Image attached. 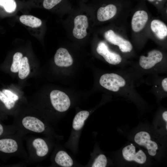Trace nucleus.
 <instances>
[{
  "label": "nucleus",
  "mask_w": 167,
  "mask_h": 167,
  "mask_svg": "<svg viewBox=\"0 0 167 167\" xmlns=\"http://www.w3.org/2000/svg\"><path fill=\"white\" fill-rule=\"evenodd\" d=\"M100 84L103 87L113 92L118 91L125 86L126 81L122 76L114 73H106L99 79Z\"/></svg>",
  "instance_id": "1"
},
{
  "label": "nucleus",
  "mask_w": 167,
  "mask_h": 167,
  "mask_svg": "<svg viewBox=\"0 0 167 167\" xmlns=\"http://www.w3.org/2000/svg\"><path fill=\"white\" fill-rule=\"evenodd\" d=\"M51 104L57 111L63 112L67 111L71 105V101L68 96L63 92L54 90L50 94Z\"/></svg>",
  "instance_id": "2"
},
{
  "label": "nucleus",
  "mask_w": 167,
  "mask_h": 167,
  "mask_svg": "<svg viewBox=\"0 0 167 167\" xmlns=\"http://www.w3.org/2000/svg\"><path fill=\"white\" fill-rule=\"evenodd\" d=\"M134 140L138 145L145 148L150 156H154L156 155L158 145L156 142L152 140L151 135L147 132L142 131L137 133L135 136Z\"/></svg>",
  "instance_id": "3"
},
{
  "label": "nucleus",
  "mask_w": 167,
  "mask_h": 167,
  "mask_svg": "<svg viewBox=\"0 0 167 167\" xmlns=\"http://www.w3.org/2000/svg\"><path fill=\"white\" fill-rule=\"evenodd\" d=\"M122 156L126 160L135 161L139 164L144 163L147 160V156L142 150L136 151L135 146L132 144L124 147L122 151Z\"/></svg>",
  "instance_id": "4"
},
{
  "label": "nucleus",
  "mask_w": 167,
  "mask_h": 167,
  "mask_svg": "<svg viewBox=\"0 0 167 167\" xmlns=\"http://www.w3.org/2000/svg\"><path fill=\"white\" fill-rule=\"evenodd\" d=\"M104 36L109 42L118 46L122 52H130L132 49V45L129 41L115 33L112 30L106 32Z\"/></svg>",
  "instance_id": "5"
},
{
  "label": "nucleus",
  "mask_w": 167,
  "mask_h": 167,
  "mask_svg": "<svg viewBox=\"0 0 167 167\" xmlns=\"http://www.w3.org/2000/svg\"><path fill=\"white\" fill-rule=\"evenodd\" d=\"M163 58V54L160 51L156 49L153 50L148 53L147 56L142 55L140 57L139 61V65L143 69H149L160 62Z\"/></svg>",
  "instance_id": "6"
},
{
  "label": "nucleus",
  "mask_w": 167,
  "mask_h": 167,
  "mask_svg": "<svg viewBox=\"0 0 167 167\" xmlns=\"http://www.w3.org/2000/svg\"><path fill=\"white\" fill-rule=\"evenodd\" d=\"M97 53L102 56L109 63L116 65L119 64L122 58L118 54L111 51L107 45L104 42H101L98 45L96 49Z\"/></svg>",
  "instance_id": "7"
},
{
  "label": "nucleus",
  "mask_w": 167,
  "mask_h": 167,
  "mask_svg": "<svg viewBox=\"0 0 167 167\" xmlns=\"http://www.w3.org/2000/svg\"><path fill=\"white\" fill-rule=\"evenodd\" d=\"M74 24L73 30L74 36L78 39L85 37L87 34V29L88 26L87 17L83 15L76 16L74 19Z\"/></svg>",
  "instance_id": "8"
},
{
  "label": "nucleus",
  "mask_w": 167,
  "mask_h": 167,
  "mask_svg": "<svg viewBox=\"0 0 167 167\" xmlns=\"http://www.w3.org/2000/svg\"><path fill=\"white\" fill-rule=\"evenodd\" d=\"M54 61L57 66L65 67L71 65L73 62V58L68 50L62 48H60L57 50L54 55Z\"/></svg>",
  "instance_id": "9"
},
{
  "label": "nucleus",
  "mask_w": 167,
  "mask_h": 167,
  "mask_svg": "<svg viewBox=\"0 0 167 167\" xmlns=\"http://www.w3.org/2000/svg\"><path fill=\"white\" fill-rule=\"evenodd\" d=\"M148 19L147 12L143 10L136 11L133 15L131 22L133 30L138 32L141 30L144 27Z\"/></svg>",
  "instance_id": "10"
},
{
  "label": "nucleus",
  "mask_w": 167,
  "mask_h": 167,
  "mask_svg": "<svg viewBox=\"0 0 167 167\" xmlns=\"http://www.w3.org/2000/svg\"><path fill=\"white\" fill-rule=\"evenodd\" d=\"M22 124L26 129L30 131L41 133L45 130L43 123L37 118L32 116H27L22 120Z\"/></svg>",
  "instance_id": "11"
},
{
  "label": "nucleus",
  "mask_w": 167,
  "mask_h": 167,
  "mask_svg": "<svg viewBox=\"0 0 167 167\" xmlns=\"http://www.w3.org/2000/svg\"><path fill=\"white\" fill-rule=\"evenodd\" d=\"M117 8L113 4H108L105 6L101 7L97 11V17L100 21H105L113 18L116 14Z\"/></svg>",
  "instance_id": "12"
},
{
  "label": "nucleus",
  "mask_w": 167,
  "mask_h": 167,
  "mask_svg": "<svg viewBox=\"0 0 167 167\" xmlns=\"http://www.w3.org/2000/svg\"><path fill=\"white\" fill-rule=\"evenodd\" d=\"M89 114L88 111L83 110L79 111L76 114L72 122V131L74 134L78 133L81 130Z\"/></svg>",
  "instance_id": "13"
},
{
  "label": "nucleus",
  "mask_w": 167,
  "mask_h": 167,
  "mask_svg": "<svg viewBox=\"0 0 167 167\" xmlns=\"http://www.w3.org/2000/svg\"><path fill=\"white\" fill-rule=\"evenodd\" d=\"M151 28L153 32L160 39H163L167 36V27L160 20H153L151 23Z\"/></svg>",
  "instance_id": "14"
},
{
  "label": "nucleus",
  "mask_w": 167,
  "mask_h": 167,
  "mask_svg": "<svg viewBox=\"0 0 167 167\" xmlns=\"http://www.w3.org/2000/svg\"><path fill=\"white\" fill-rule=\"evenodd\" d=\"M56 163L59 165L63 167H70L73 165L71 157L64 151H58L55 157Z\"/></svg>",
  "instance_id": "15"
},
{
  "label": "nucleus",
  "mask_w": 167,
  "mask_h": 167,
  "mask_svg": "<svg viewBox=\"0 0 167 167\" xmlns=\"http://www.w3.org/2000/svg\"><path fill=\"white\" fill-rule=\"evenodd\" d=\"M18 149L16 141L11 139H0V151L6 153L14 152Z\"/></svg>",
  "instance_id": "16"
},
{
  "label": "nucleus",
  "mask_w": 167,
  "mask_h": 167,
  "mask_svg": "<svg viewBox=\"0 0 167 167\" xmlns=\"http://www.w3.org/2000/svg\"><path fill=\"white\" fill-rule=\"evenodd\" d=\"M33 147L36 150V154L39 156L43 157L48 153L49 148L47 144L43 139L37 138L32 142Z\"/></svg>",
  "instance_id": "17"
},
{
  "label": "nucleus",
  "mask_w": 167,
  "mask_h": 167,
  "mask_svg": "<svg viewBox=\"0 0 167 167\" xmlns=\"http://www.w3.org/2000/svg\"><path fill=\"white\" fill-rule=\"evenodd\" d=\"M19 20L22 24L33 28L38 27L42 24L40 19L31 15H22L19 17Z\"/></svg>",
  "instance_id": "18"
},
{
  "label": "nucleus",
  "mask_w": 167,
  "mask_h": 167,
  "mask_svg": "<svg viewBox=\"0 0 167 167\" xmlns=\"http://www.w3.org/2000/svg\"><path fill=\"white\" fill-rule=\"evenodd\" d=\"M18 72L19 77L21 79L25 78L29 75L30 68L27 57H24L22 58Z\"/></svg>",
  "instance_id": "19"
},
{
  "label": "nucleus",
  "mask_w": 167,
  "mask_h": 167,
  "mask_svg": "<svg viewBox=\"0 0 167 167\" xmlns=\"http://www.w3.org/2000/svg\"><path fill=\"white\" fill-rule=\"evenodd\" d=\"M23 54L20 52H16L13 56V62L11 67V72H18L22 58Z\"/></svg>",
  "instance_id": "20"
},
{
  "label": "nucleus",
  "mask_w": 167,
  "mask_h": 167,
  "mask_svg": "<svg viewBox=\"0 0 167 167\" xmlns=\"http://www.w3.org/2000/svg\"><path fill=\"white\" fill-rule=\"evenodd\" d=\"M0 5L3 6L6 11L9 13L14 11L16 8L15 0H0Z\"/></svg>",
  "instance_id": "21"
},
{
  "label": "nucleus",
  "mask_w": 167,
  "mask_h": 167,
  "mask_svg": "<svg viewBox=\"0 0 167 167\" xmlns=\"http://www.w3.org/2000/svg\"><path fill=\"white\" fill-rule=\"evenodd\" d=\"M107 163V159L103 154L98 155L95 159L91 166L92 167H105Z\"/></svg>",
  "instance_id": "22"
},
{
  "label": "nucleus",
  "mask_w": 167,
  "mask_h": 167,
  "mask_svg": "<svg viewBox=\"0 0 167 167\" xmlns=\"http://www.w3.org/2000/svg\"><path fill=\"white\" fill-rule=\"evenodd\" d=\"M0 100L4 103L6 107L8 109L13 108L15 105V101L9 99L1 91Z\"/></svg>",
  "instance_id": "23"
},
{
  "label": "nucleus",
  "mask_w": 167,
  "mask_h": 167,
  "mask_svg": "<svg viewBox=\"0 0 167 167\" xmlns=\"http://www.w3.org/2000/svg\"><path fill=\"white\" fill-rule=\"evenodd\" d=\"M62 0H44L43 6L46 9H50L60 3Z\"/></svg>",
  "instance_id": "24"
},
{
  "label": "nucleus",
  "mask_w": 167,
  "mask_h": 167,
  "mask_svg": "<svg viewBox=\"0 0 167 167\" xmlns=\"http://www.w3.org/2000/svg\"><path fill=\"white\" fill-rule=\"evenodd\" d=\"M2 92L8 98L15 101L19 99V97L17 95L9 90L3 89Z\"/></svg>",
  "instance_id": "25"
},
{
  "label": "nucleus",
  "mask_w": 167,
  "mask_h": 167,
  "mask_svg": "<svg viewBox=\"0 0 167 167\" xmlns=\"http://www.w3.org/2000/svg\"><path fill=\"white\" fill-rule=\"evenodd\" d=\"M161 86L164 91L167 92V78H165L161 82Z\"/></svg>",
  "instance_id": "26"
},
{
  "label": "nucleus",
  "mask_w": 167,
  "mask_h": 167,
  "mask_svg": "<svg viewBox=\"0 0 167 167\" xmlns=\"http://www.w3.org/2000/svg\"><path fill=\"white\" fill-rule=\"evenodd\" d=\"M162 117L166 124H167V111H165L162 114Z\"/></svg>",
  "instance_id": "27"
},
{
  "label": "nucleus",
  "mask_w": 167,
  "mask_h": 167,
  "mask_svg": "<svg viewBox=\"0 0 167 167\" xmlns=\"http://www.w3.org/2000/svg\"><path fill=\"white\" fill-rule=\"evenodd\" d=\"M3 131V129L2 126L0 124V136L2 134Z\"/></svg>",
  "instance_id": "28"
},
{
  "label": "nucleus",
  "mask_w": 167,
  "mask_h": 167,
  "mask_svg": "<svg viewBox=\"0 0 167 167\" xmlns=\"http://www.w3.org/2000/svg\"><path fill=\"white\" fill-rule=\"evenodd\" d=\"M148 0L150 2H152L154 1L155 0ZM157 0L159 1H162V0Z\"/></svg>",
  "instance_id": "29"
}]
</instances>
